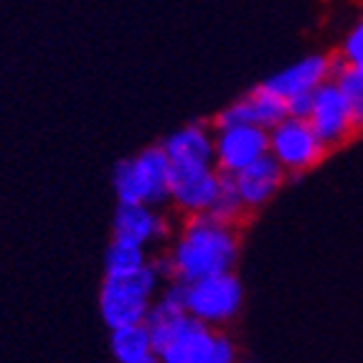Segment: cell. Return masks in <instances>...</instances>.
<instances>
[{"instance_id": "cell-1", "label": "cell", "mask_w": 363, "mask_h": 363, "mask_svg": "<svg viewBox=\"0 0 363 363\" xmlns=\"http://www.w3.org/2000/svg\"><path fill=\"white\" fill-rule=\"evenodd\" d=\"M239 255L236 229L216 224L208 216H191L170 252L173 279L191 285L199 279L229 274Z\"/></svg>"}, {"instance_id": "cell-2", "label": "cell", "mask_w": 363, "mask_h": 363, "mask_svg": "<svg viewBox=\"0 0 363 363\" xmlns=\"http://www.w3.org/2000/svg\"><path fill=\"white\" fill-rule=\"evenodd\" d=\"M170 165L163 145L140 150L135 157L120 160L112 173V186L120 206L157 208L170 201Z\"/></svg>"}, {"instance_id": "cell-3", "label": "cell", "mask_w": 363, "mask_h": 363, "mask_svg": "<svg viewBox=\"0 0 363 363\" xmlns=\"http://www.w3.org/2000/svg\"><path fill=\"white\" fill-rule=\"evenodd\" d=\"M157 272L152 264L128 277H104L99 290V313L109 330L145 325L157 290Z\"/></svg>"}, {"instance_id": "cell-4", "label": "cell", "mask_w": 363, "mask_h": 363, "mask_svg": "<svg viewBox=\"0 0 363 363\" xmlns=\"http://www.w3.org/2000/svg\"><path fill=\"white\" fill-rule=\"evenodd\" d=\"M244 287L234 272L186 285V313L208 328L234 320L242 310Z\"/></svg>"}, {"instance_id": "cell-5", "label": "cell", "mask_w": 363, "mask_h": 363, "mask_svg": "<svg viewBox=\"0 0 363 363\" xmlns=\"http://www.w3.org/2000/svg\"><path fill=\"white\" fill-rule=\"evenodd\" d=\"M269 155L285 168L287 176H300L320 163L328 147L313 133L310 122L285 120L269 133Z\"/></svg>"}, {"instance_id": "cell-6", "label": "cell", "mask_w": 363, "mask_h": 363, "mask_svg": "<svg viewBox=\"0 0 363 363\" xmlns=\"http://www.w3.org/2000/svg\"><path fill=\"white\" fill-rule=\"evenodd\" d=\"M287 120V102L279 99L264 86H255L244 97L226 104L216 117H213V130L226 128H259L264 133H272L277 125Z\"/></svg>"}, {"instance_id": "cell-7", "label": "cell", "mask_w": 363, "mask_h": 363, "mask_svg": "<svg viewBox=\"0 0 363 363\" xmlns=\"http://www.w3.org/2000/svg\"><path fill=\"white\" fill-rule=\"evenodd\" d=\"M308 122L328 150L340 147L358 133L356 115H353L351 104L343 97V91L335 86L333 79L315 91L313 115H310Z\"/></svg>"}, {"instance_id": "cell-8", "label": "cell", "mask_w": 363, "mask_h": 363, "mask_svg": "<svg viewBox=\"0 0 363 363\" xmlns=\"http://www.w3.org/2000/svg\"><path fill=\"white\" fill-rule=\"evenodd\" d=\"M269 155V133L259 128L213 130V165L224 176H236L244 168Z\"/></svg>"}, {"instance_id": "cell-9", "label": "cell", "mask_w": 363, "mask_h": 363, "mask_svg": "<svg viewBox=\"0 0 363 363\" xmlns=\"http://www.w3.org/2000/svg\"><path fill=\"white\" fill-rule=\"evenodd\" d=\"M338 61H340L338 56H325V54L305 56V59L285 67L282 72L264 79L262 86L269 89L272 94H277L279 99H285V102L297 97V94H313V91H318L325 82H330L335 77Z\"/></svg>"}, {"instance_id": "cell-10", "label": "cell", "mask_w": 363, "mask_h": 363, "mask_svg": "<svg viewBox=\"0 0 363 363\" xmlns=\"http://www.w3.org/2000/svg\"><path fill=\"white\" fill-rule=\"evenodd\" d=\"M221 188V173L216 165L173 168L170 173V201L188 216H206Z\"/></svg>"}, {"instance_id": "cell-11", "label": "cell", "mask_w": 363, "mask_h": 363, "mask_svg": "<svg viewBox=\"0 0 363 363\" xmlns=\"http://www.w3.org/2000/svg\"><path fill=\"white\" fill-rule=\"evenodd\" d=\"M231 178H234V186H236V191H239V199H242L244 208H247V211H255V208L264 206L267 201L282 188L287 173L272 155H267Z\"/></svg>"}, {"instance_id": "cell-12", "label": "cell", "mask_w": 363, "mask_h": 363, "mask_svg": "<svg viewBox=\"0 0 363 363\" xmlns=\"http://www.w3.org/2000/svg\"><path fill=\"white\" fill-rule=\"evenodd\" d=\"M163 150L173 168H196V165H213V130L206 125H186L165 138Z\"/></svg>"}, {"instance_id": "cell-13", "label": "cell", "mask_w": 363, "mask_h": 363, "mask_svg": "<svg viewBox=\"0 0 363 363\" xmlns=\"http://www.w3.org/2000/svg\"><path fill=\"white\" fill-rule=\"evenodd\" d=\"M115 236L117 239H128L140 247L165 239L170 234L168 218H163L160 213H155V208L150 206H120L117 203L115 211Z\"/></svg>"}, {"instance_id": "cell-14", "label": "cell", "mask_w": 363, "mask_h": 363, "mask_svg": "<svg viewBox=\"0 0 363 363\" xmlns=\"http://www.w3.org/2000/svg\"><path fill=\"white\" fill-rule=\"evenodd\" d=\"M109 348H112V356H115L117 363H145V361H150V358H155L150 330H147L145 325L112 330Z\"/></svg>"}, {"instance_id": "cell-15", "label": "cell", "mask_w": 363, "mask_h": 363, "mask_svg": "<svg viewBox=\"0 0 363 363\" xmlns=\"http://www.w3.org/2000/svg\"><path fill=\"white\" fill-rule=\"evenodd\" d=\"M147 264L150 259H147L145 247L112 236V242L104 252V277H128Z\"/></svg>"}, {"instance_id": "cell-16", "label": "cell", "mask_w": 363, "mask_h": 363, "mask_svg": "<svg viewBox=\"0 0 363 363\" xmlns=\"http://www.w3.org/2000/svg\"><path fill=\"white\" fill-rule=\"evenodd\" d=\"M247 213L249 211L244 208L242 199H239V191H236V186H234V178L221 173V188H218V196H216L211 211H208L206 216L213 218L216 224H224V226H231V229H234V226L239 224Z\"/></svg>"}, {"instance_id": "cell-17", "label": "cell", "mask_w": 363, "mask_h": 363, "mask_svg": "<svg viewBox=\"0 0 363 363\" xmlns=\"http://www.w3.org/2000/svg\"><path fill=\"white\" fill-rule=\"evenodd\" d=\"M343 64L363 72V21H358L351 28V33L345 36L343 41V56H340Z\"/></svg>"}, {"instance_id": "cell-18", "label": "cell", "mask_w": 363, "mask_h": 363, "mask_svg": "<svg viewBox=\"0 0 363 363\" xmlns=\"http://www.w3.org/2000/svg\"><path fill=\"white\" fill-rule=\"evenodd\" d=\"M315 104V91L313 94H297V97L287 99V120H303L308 122L313 115Z\"/></svg>"}, {"instance_id": "cell-19", "label": "cell", "mask_w": 363, "mask_h": 363, "mask_svg": "<svg viewBox=\"0 0 363 363\" xmlns=\"http://www.w3.org/2000/svg\"><path fill=\"white\" fill-rule=\"evenodd\" d=\"M356 122H358V130H363V102H361V107H358V112H356Z\"/></svg>"}, {"instance_id": "cell-20", "label": "cell", "mask_w": 363, "mask_h": 363, "mask_svg": "<svg viewBox=\"0 0 363 363\" xmlns=\"http://www.w3.org/2000/svg\"><path fill=\"white\" fill-rule=\"evenodd\" d=\"M145 363H160V361H157V358H150V361H145Z\"/></svg>"}]
</instances>
